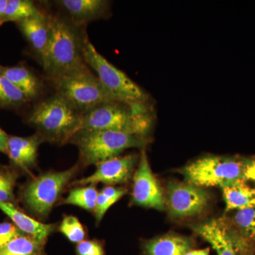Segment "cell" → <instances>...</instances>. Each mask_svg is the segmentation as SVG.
<instances>
[{
    "mask_svg": "<svg viewBox=\"0 0 255 255\" xmlns=\"http://www.w3.org/2000/svg\"><path fill=\"white\" fill-rule=\"evenodd\" d=\"M48 18L50 39L41 63L49 80L88 67L82 53L87 35L70 20L55 15Z\"/></svg>",
    "mask_w": 255,
    "mask_h": 255,
    "instance_id": "cell-1",
    "label": "cell"
},
{
    "mask_svg": "<svg viewBox=\"0 0 255 255\" xmlns=\"http://www.w3.org/2000/svg\"><path fill=\"white\" fill-rule=\"evenodd\" d=\"M152 124L147 104L110 102L82 114L79 130H112L145 137Z\"/></svg>",
    "mask_w": 255,
    "mask_h": 255,
    "instance_id": "cell-2",
    "label": "cell"
},
{
    "mask_svg": "<svg viewBox=\"0 0 255 255\" xmlns=\"http://www.w3.org/2000/svg\"><path fill=\"white\" fill-rule=\"evenodd\" d=\"M81 117L80 112L55 94L33 109L27 123L43 141L65 145L78 131Z\"/></svg>",
    "mask_w": 255,
    "mask_h": 255,
    "instance_id": "cell-3",
    "label": "cell"
},
{
    "mask_svg": "<svg viewBox=\"0 0 255 255\" xmlns=\"http://www.w3.org/2000/svg\"><path fill=\"white\" fill-rule=\"evenodd\" d=\"M145 137L107 130H81L77 132L68 143L78 148L79 165L87 167L118 157L126 149L142 147Z\"/></svg>",
    "mask_w": 255,
    "mask_h": 255,
    "instance_id": "cell-4",
    "label": "cell"
},
{
    "mask_svg": "<svg viewBox=\"0 0 255 255\" xmlns=\"http://www.w3.org/2000/svg\"><path fill=\"white\" fill-rule=\"evenodd\" d=\"M80 168L78 163L66 170H50L33 177L20 191L21 202L38 219H46Z\"/></svg>",
    "mask_w": 255,
    "mask_h": 255,
    "instance_id": "cell-5",
    "label": "cell"
},
{
    "mask_svg": "<svg viewBox=\"0 0 255 255\" xmlns=\"http://www.w3.org/2000/svg\"><path fill=\"white\" fill-rule=\"evenodd\" d=\"M85 63L95 72L96 76L111 96L127 104H147L148 95L122 70L100 54L85 37L82 48Z\"/></svg>",
    "mask_w": 255,
    "mask_h": 255,
    "instance_id": "cell-6",
    "label": "cell"
},
{
    "mask_svg": "<svg viewBox=\"0 0 255 255\" xmlns=\"http://www.w3.org/2000/svg\"><path fill=\"white\" fill-rule=\"evenodd\" d=\"M57 95L82 114L110 102H119L106 91L89 67L50 80Z\"/></svg>",
    "mask_w": 255,
    "mask_h": 255,
    "instance_id": "cell-7",
    "label": "cell"
},
{
    "mask_svg": "<svg viewBox=\"0 0 255 255\" xmlns=\"http://www.w3.org/2000/svg\"><path fill=\"white\" fill-rule=\"evenodd\" d=\"M245 164L246 159L209 155L187 164L181 172L188 184L196 187H221L238 180H245Z\"/></svg>",
    "mask_w": 255,
    "mask_h": 255,
    "instance_id": "cell-8",
    "label": "cell"
},
{
    "mask_svg": "<svg viewBox=\"0 0 255 255\" xmlns=\"http://www.w3.org/2000/svg\"><path fill=\"white\" fill-rule=\"evenodd\" d=\"M209 194L204 188L192 184L171 182L167 187V203L174 217H187L201 214L207 206Z\"/></svg>",
    "mask_w": 255,
    "mask_h": 255,
    "instance_id": "cell-9",
    "label": "cell"
},
{
    "mask_svg": "<svg viewBox=\"0 0 255 255\" xmlns=\"http://www.w3.org/2000/svg\"><path fill=\"white\" fill-rule=\"evenodd\" d=\"M132 202L135 205L164 210L165 201L157 179L151 171L145 150H142L132 184Z\"/></svg>",
    "mask_w": 255,
    "mask_h": 255,
    "instance_id": "cell-10",
    "label": "cell"
},
{
    "mask_svg": "<svg viewBox=\"0 0 255 255\" xmlns=\"http://www.w3.org/2000/svg\"><path fill=\"white\" fill-rule=\"evenodd\" d=\"M138 157L136 155H128L115 157L96 164L95 172L88 177L70 183L76 187L95 184L99 183L114 185L127 182L131 177Z\"/></svg>",
    "mask_w": 255,
    "mask_h": 255,
    "instance_id": "cell-11",
    "label": "cell"
},
{
    "mask_svg": "<svg viewBox=\"0 0 255 255\" xmlns=\"http://www.w3.org/2000/svg\"><path fill=\"white\" fill-rule=\"evenodd\" d=\"M43 142L37 133L28 137L9 135L6 154L15 167L31 174L37 164L38 147Z\"/></svg>",
    "mask_w": 255,
    "mask_h": 255,
    "instance_id": "cell-12",
    "label": "cell"
},
{
    "mask_svg": "<svg viewBox=\"0 0 255 255\" xmlns=\"http://www.w3.org/2000/svg\"><path fill=\"white\" fill-rule=\"evenodd\" d=\"M56 3L78 26L105 17L110 9V2L106 0H60Z\"/></svg>",
    "mask_w": 255,
    "mask_h": 255,
    "instance_id": "cell-13",
    "label": "cell"
},
{
    "mask_svg": "<svg viewBox=\"0 0 255 255\" xmlns=\"http://www.w3.org/2000/svg\"><path fill=\"white\" fill-rule=\"evenodd\" d=\"M18 27L37 54L43 59L48 47L50 35L48 15L39 14L17 22Z\"/></svg>",
    "mask_w": 255,
    "mask_h": 255,
    "instance_id": "cell-14",
    "label": "cell"
},
{
    "mask_svg": "<svg viewBox=\"0 0 255 255\" xmlns=\"http://www.w3.org/2000/svg\"><path fill=\"white\" fill-rule=\"evenodd\" d=\"M0 210L11 219L12 223L25 234L47 241L48 236L56 231L58 226L55 223L46 224L37 221L11 204H6L0 201Z\"/></svg>",
    "mask_w": 255,
    "mask_h": 255,
    "instance_id": "cell-15",
    "label": "cell"
},
{
    "mask_svg": "<svg viewBox=\"0 0 255 255\" xmlns=\"http://www.w3.org/2000/svg\"><path fill=\"white\" fill-rule=\"evenodd\" d=\"M201 237L209 242L218 255H236L232 238L227 230L217 221H211L194 227Z\"/></svg>",
    "mask_w": 255,
    "mask_h": 255,
    "instance_id": "cell-16",
    "label": "cell"
},
{
    "mask_svg": "<svg viewBox=\"0 0 255 255\" xmlns=\"http://www.w3.org/2000/svg\"><path fill=\"white\" fill-rule=\"evenodd\" d=\"M0 73L17 87L28 101L36 98L41 93V82L31 70L23 65L0 66Z\"/></svg>",
    "mask_w": 255,
    "mask_h": 255,
    "instance_id": "cell-17",
    "label": "cell"
},
{
    "mask_svg": "<svg viewBox=\"0 0 255 255\" xmlns=\"http://www.w3.org/2000/svg\"><path fill=\"white\" fill-rule=\"evenodd\" d=\"M221 188L226 211L255 208V189L248 186L246 181L238 180Z\"/></svg>",
    "mask_w": 255,
    "mask_h": 255,
    "instance_id": "cell-18",
    "label": "cell"
},
{
    "mask_svg": "<svg viewBox=\"0 0 255 255\" xmlns=\"http://www.w3.org/2000/svg\"><path fill=\"white\" fill-rule=\"evenodd\" d=\"M192 243L182 236H162L147 241L144 246L146 255H185L191 251Z\"/></svg>",
    "mask_w": 255,
    "mask_h": 255,
    "instance_id": "cell-19",
    "label": "cell"
},
{
    "mask_svg": "<svg viewBox=\"0 0 255 255\" xmlns=\"http://www.w3.org/2000/svg\"><path fill=\"white\" fill-rule=\"evenodd\" d=\"M46 242L23 235L1 248L0 255H46Z\"/></svg>",
    "mask_w": 255,
    "mask_h": 255,
    "instance_id": "cell-20",
    "label": "cell"
},
{
    "mask_svg": "<svg viewBox=\"0 0 255 255\" xmlns=\"http://www.w3.org/2000/svg\"><path fill=\"white\" fill-rule=\"evenodd\" d=\"M96 186L97 185L95 184H90L83 187H77L72 189L68 196L60 204L78 206L85 211L95 214L99 194Z\"/></svg>",
    "mask_w": 255,
    "mask_h": 255,
    "instance_id": "cell-21",
    "label": "cell"
},
{
    "mask_svg": "<svg viewBox=\"0 0 255 255\" xmlns=\"http://www.w3.org/2000/svg\"><path fill=\"white\" fill-rule=\"evenodd\" d=\"M41 12L33 1L29 0H8L0 26L7 21H16L35 16Z\"/></svg>",
    "mask_w": 255,
    "mask_h": 255,
    "instance_id": "cell-22",
    "label": "cell"
},
{
    "mask_svg": "<svg viewBox=\"0 0 255 255\" xmlns=\"http://www.w3.org/2000/svg\"><path fill=\"white\" fill-rule=\"evenodd\" d=\"M127 190L123 187L107 186L99 191L95 211L96 225L100 224L109 209L126 194Z\"/></svg>",
    "mask_w": 255,
    "mask_h": 255,
    "instance_id": "cell-23",
    "label": "cell"
},
{
    "mask_svg": "<svg viewBox=\"0 0 255 255\" xmlns=\"http://www.w3.org/2000/svg\"><path fill=\"white\" fill-rule=\"evenodd\" d=\"M27 102L26 96L0 73V108H16Z\"/></svg>",
    "mask_w": 255,
    "mask_h": 255,
    "instance_id": "cell-24",
    "label": "cell"
},
{
    "mask_svg": "<svg viewBox=\"0 0 255 255\" xmlns=\"http://www.w3.org/2000/svg\"><path fill=\"white\" fill-rule=\"evenodd\" d=\"M18 177L15 169L0 165V201L15 204L14 187Z\"/></svg>",
    "mask_w": 255,
    "mask_h": 255,
    "instance_id": "cell-25",
    "label": "cell"
},
{
    "mask_svg": "<svg viewBox=\"0 0 255 255\" xmlns=\"http://www.w3.org/2000/svg\"><path fill=\"white\" fill-rule=\"evenodd\" d=\"M58 230L71 243L78 244L86 239L87 233L85 227L75 216H65Z\"/></svg>",
    "mask_w": 255,
    "mask_h": 255,
    "instance_id": "cell-26",
    "label": "cell"
},
{
    "mask_svg": "<svg viewBox=\"0 0 255 255\" xmlns=\"http://www.w3.org/2000/svg\"><path fill=\"white\" fill-rule=\"evenodd\" d=\"M234 221L244 236L255 241V208L239 210Z\"/></svg>",
    "mask_w": 255,
    "mask_h": 255,
    "instance_id": "cell-27",
    "label": "cell"
},
{
    "mask_svg": "<svg viewBox=\"0 0 255 255\" xmlns=\"http://www.w3.org/2000/svg\"><path fill=\"white\" fill-rule=\"evenodd\" d=\"M77 255H106L103 245L97 239L85 240L77 244Z\"/></svg>",
    "mask_w": 255,
    "mask_h": 255,
    "instance_id": "cell-28",
    "label": "cell"
},
{
    "mask_svg": "<svg viewBox=\"0 0 255 255\" xmlns=\"http://www.w3.org/2000/svg\"><path fill=\"white\" fill-rule=\"evenodd\" d=\"M26 234L20 231L12 222L0 223V249L14 238Z\"/></svg>",
    "mask_w": 255,
    "mask_h": 255,
    "instance_id": "cell-29",
    "label": "cell"
},
{
    "mask_svg": "<svg viewBox=\"0 0 255 255\" xmlns=\"http://www.w3.org/2000/svg\"><path fill=\"white\" fill-rule=\"evenodd\" d=\"M245 180L255 183V159H246L244 170Z\"/></svg>",
    "mask_w": 255,
    "mask_h": 255,
    "instance_id": "cell-30",
    "label": "cell"
},
{
    "mask_svg": "<svg viewBox=\"0 0 255 255\" xmlns=\"http://www.w3.org/2000/svg\"><path fill=\"white\" fill-rule=\"evenodd\" d=\"M9 137V135L0 128V152H7Z\"/></svg>",
    "mask_w": 255,
    "mask_h": 255,
    "instance_id": "cell-31",
    "label": "cell"
},
{
    "mask_svg": "<svg viewBox=\"0 0 255 255\" xmlns=\"http://www.w3.org/2000/svg\"><path fill=\"white\" fill-rule=\"evenodd\" d=\"M8 0H0V20L4 14L5 9L7 4Z\"/></svg>",
    "mask_w": 255,
    "mask_h": 255,
    "instance_id": "cell-32",
    "label": "cell"
},
{
    "mask_svg": "<svg viewBox=\"0 0 255 255\" xmlns=\"http://www.w3.org/2000/svg\"><path fill=\"white\" fill-rule=\"evenodd\" d=\"M210 250L209 248H206L204 250H201V251H198L197 255H209Z\"/></svg>",
    "mask_w": 255,
    "mask_h": 255,
    "instance_id": "cell-33",
    "label": "cell"
},
{
    "mask_svg": "<svg viewBox=\"0 0 255 255\" xmlns=\"http://www.w3.org/2000/svg\"><path fill=\"white\" fill-rule=\"evenodd\" d=\"M198 255V251H190L188 252L187 254L185 255Z\"/></svg>",
    "mask_w": 255,
    "mask_h": 255,
    "instance_id": "cell-34",
    "label": "cell"
},
{
    "mask_svg": "<svg viewBox=\"0 0 255 255\" xmlns=\"http://www.w3.org/2000/svg\"></svg>",
    "mask_w": 255,
    "mask_h": 255,
    "instance_id": "cell-35",
    "label": "cell"
}]
</instances>
